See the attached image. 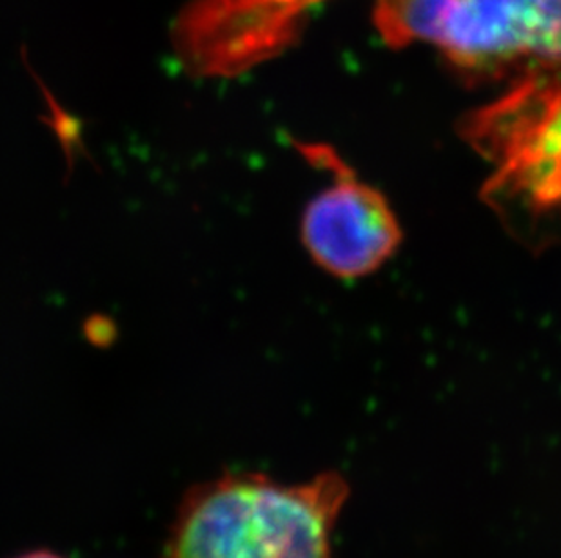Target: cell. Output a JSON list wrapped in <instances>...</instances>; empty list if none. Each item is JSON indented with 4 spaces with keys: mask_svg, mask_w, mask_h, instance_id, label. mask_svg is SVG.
Here are the masks:
<instances>
[{
    "mask_svg": "<svg viewBox=\"0 0 561 558\" xmlns=\"http://www.w3.org/2000/svg\"><path fill=\"white\" fill-rule=\"evenodd\" d=\"M347 496L334 472L302 485L224 475L191 488L162 558H331V533Z\"/></svg>",
    "mask_w": 561,
    "mask_h": 558,
    "instance_id": "cell-1",
    "label": "cell"
},
{
    "mask_svg": "<svg viewBox=\"0 0 561 558\" xmlns=\"http://www.w3.org/2000/svg\"><path fill=\"white\" fill-rule=\"evenodd\" d=\"M311 162L333 171V184L304 211L300 236L312 261L340 279L364 278L380 269L402 242V229L386 196L356 178L333 151L304 149Z\"/></svg>",
    "mask_w": 561,
    "mask_h": 558,
    "instance_id": "cell-2",
    "label": "cell"
},
{
    "mask_svg": "<svg viewBox=\"0 0 561 558\" xmlns=\"http://www.w3.org/2000/svg\"><path fill=\"white\" fill-rule=\"evenodd\" d=\"M439 48L477 80L514 69L561 71V0H458Z\"/></svg>",
    "mask_w": 561,
    "mask_h": 558,
    "instance_id": "cell-3",
    "label": "cell"
},
{
    "mask_svg": "<svg viewBox=\"0 0 561 558\" xmlns=\"http://www.w3.org/2000/svg\"><path fill=\"white\" fill-rule=\"evenodd\" d=\"M458 0H378L376 30L391 48L414 43H444Z\"/></svg>",
    "mask_w": 561,
    "mask_h": 558,
    "instance_id": "cell-4",
    "label": "cell"
},
{
    "mask_svg": "<svg viewBox=\"0 0 561 558\" xmlns=\"http://www.w3.org/2000/svg\"><path fill=\"white\" fill-rule=\"evenodd\" d=\"M16 558H62L59 555L51 554V551H32V554H24Z\"/></svg>",
    "mask_w": 561,
    "mask_h": 558,
    "instance_id": "cell-5",
    "label": "cell"
}]
</instances>
